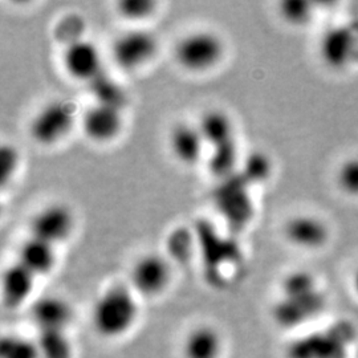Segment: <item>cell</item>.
<instances>
[{"instance_id":"ba28073f","label":"cell","mask_w":358,"mask_h":358,"mask_svg":"<svg viewBox=\"0 0 358 358\" xmlns=\"http://www.w3.org/2000/svg\"><path fill=\"white\" fill-rule=\"evenodd\" d=\"M158 47V40L153 32L145 28H131L115 38L112 57L120 68L137 71L153 60Z\"/></svg>"},{"instance_id":"cb8c5ba5","label":"cell","mask_w":358,"mask_h":358,"mask_svg":"<svg viewBox=\"0 0 358 358\" xmlns=\"http://www.w3.org/2000/svg\"><path fill=\"white\" fill-rule=\"evenodd\" d=\"M279 13L287 24L297 28L308 26L315 16L313 4L300 0L282 1Z\"/></svg>"},{"instance_id":"2e32d148","label":"cell","mask_w":358,"mask_h":358,"mask_svg":"<svg viewBox=\"0 0 358 358\" xmlns=\"http://www.w3.org/2000/svg\"><path fill=\"white\" fill-rule=\"evenodd\" d=\"M38 278L17 260L3 272V303L8 309H17L31 299Z\"/></svg>"},{"instance_id":"7402d4cb","label":"cell","mask_w":358,"mask_h":358,"mask_svg":"<svg viewBox=\"0 0 358 358\" xmlns=\"http://www.w3.org/2000/svg\"><path fill=\"white\" fill-rule=\"evenodd\" d=\"M0 358H41L35 338L7 334L0 343Z\"/></svg>"},{"instance_id":"3957f363","label":"cell","mask_w":358,"mask_h":358,"mask_svg":"<svg viewBox=\"0 0 358 358\" xmlns=\"http://www.w3.org/2000/svg\"><path fill=\"white\" fill-rule=\"evenodd\" d=\"M357 332L349 321H338L331 327L306 333L287 348L288 358H349Z\"/></svg>"},{"instance_id":"e0dca14e","label":"cell","mask_w":358,"mask_h":358,"mask_svg":"<svg viewBox=\"0 0 358 358\" xmlns=\"http://www.w3.org/2000/svg\"><path fill=\"white\" fill-rule=\"evenodd\" d=\"M55 245L29 236L19 248L17 262L36 278L50 275L56 267L57 255Z\"/></svg>"},{"instance_id":"ac0fdd59","label":"cell","mask_w":358,"mask_h":358,"mask_svg":"<svg viewBox=\"0 0 358 358\" xmlns=\"http://www.w3.org/2000/svg\"><path fill=\"white\" fill-rule=\"evenodd\" d=\"M198 128L205 138L206 145L211 146V149L235 141L234 122L230 115L222 110L211 109L205 112L198 122Z\"/></svg>"},{"instance_id":"d6986e66","label":"cell","mask_w":358,"mask_h":358,"mask_svg":"<svg viewBox=\"0 0 358 358\" xmlns=\"http://www.w3.org/2000/svg\"><path fill=\"white\" fill-rule=\"evenodd\" d=\"M238 145L236 141H231L211 149L207 159V169L215 178L226 180L234 177L238 167Z\"/></svg>"},{"instance_id":"8fae6325","label":"cell","mask_w":358,"mask_h":358,"mask_svg":"<svg viewBox=\"0 0 358 358\" xmlns=\"http://www.w3.org/2000/svg\"><path fill=\"white\" fill-rule=\"evenodd\" d=\"M81 129L85 137L96 143L115 141L124 129L122 109L94 103L81 117Z\"/></svg>"},{"instance_id":"7c38bea8","label":"cell","mask_w":358,"mask_h":358,"mask_svg":"<svg viewBox=\"0 0 358 358\" xmlns=\"http://www.w3.org/2000/svg\"><path fill=\"white\" fill-rule=\"evenodd\" d=\"M284 235L289 243L307 251L325 247L331 239L328 223L313 214H299L289 217L284 224Z\"/></svg>"},{"instance_id":"603a6c76","label":"cell","mask_w":358,"mask_h":358,"mask_svg":"<svg viewBox=\"0 0 358 358\" xmlns=\"http://www.w3.org/2000/svg\"><path fill=\"white\" fill-rule=\"evenodd\" d=\"M272 174V162L266 153L254 152L244 159L242 173L239 174L244 182L251 186L257 183H264Z\"/></svg>"},{"instance_id":"7a4b0ae2","label":"cell","mask_w":358,"mask_h":358,"mask_svg":"<svg viewBox=\"0 0 358 358\" xmlns=\"http://www.w3.org/2000/svg\"><path fill=\"white\" fill-rule=\"evenodd\" d=\"M140 320L138 296L129 284H112L94 300L90 310L93 331L103 340L124 338Z\"/></svg>"},{"instance_id":"d4e9b609","label":"cell","mask_w":358,"mask_h":358,"mask_svg":"<svg viewBox=\"0 0 358 358\" xmlns=\"http://www.w3.org/2000/svg\"><path fill=\"white\" fill-rule=\"evenodd\" d=\"M337 186L348 196L358 198V157L345 159L336 174Z\"/></svg>"},{"instance_id":"30bf717a","label":"cell","mask_w":358,"mask_h":358,"mask_svg":"<svg viewBox=\"0 0 358 358\" xmlns=\"http://www.w3.org/2000/svg\"><path fill=\"white\" fill-rule=\"evenodd\" d=\"M63 66L72 78L90 84L103 73L101 52L90 40H72L65 45Z\"/></svg>"},{"instance_id":"4316f807","label":"cell","mask_w":358,"mask_h":358,"mask_svg":"<svg viewBox=\"0 0 358 358\" xmlns=\"http://www.w3.org/2000/svg\"><path fill=\"white\" fill-rule=\"evenodd\" d=\"M167 257L185 262L192 254V234L185 229L174 230L167 238Z\"/></svg>"},{"instance_id":"6da1fadb","label":"cell","mask_w":358,"mask_h":358,"mask_svg":"<svg viewBox=\"0 0 358 358\" xmlns=\"http://www.w3.org/2000/svg\"><path fill=\"white\" fill-rule=\"evenodd\" d=\"M328 304L319 279L306 269H294L280 282V296L272 307V319L284 329H297L316 320Z\"/></svg>"},{"instance_id":"4fadbf2b","label":"cell","mask_w":358,"mask_h":358,"mask_svg":"<svg viewBox=\"0 0 358 358\" xmlns=\"http://www.w3.org/2000/svg\"><path fill=\"white\" fill-rule=\"evenodd\" d=\"M75 310L62 296L48 294L38 299L31 308V320L36 331H68Z\"/></svg>"},{"instance_id":"ffe728a7","label":"cell","mask_w":358,"mask_h":358,"mask_svg":"<svg viewBox=\"0 0 358 358\" xmlns=\"http://www.w3.org/2000/svg\"><path fill=\"white\" fill-rule=\"evenodd\" d=\"M41 358H75L68 331H40L35 337Z\"/></svg>"},{"instance_id":"484cf974","label":"cell","mask_w":358,"mask_h":358,"mask_svg":"<svg viewBox=\"0 0 358 358\" xmlns=\"http://www.w3.org/2000/svg\"><path fill=\"white\" fill-rule=\"evenodd\" d=\"M157 8V3L152 0H124L117 6L118 13L130 22H142L149 19Z\"/></svg>"},{"instance_id":"9a60e30c","label":"cell","mask_w":358,"mask_h":358,"mask_svg":"<svg viewBox=\"0 0 358 358\" xmlns=\"http://www.w3.org/2000/svg\"><path fill=\"white\" fill-rule=\"evenodd\" d=\"M180 352L183 358H222L224 352L223 334L210 324L194 327L183 337Z\"/></svg>"},{"instance_id":"5bb4252c","label":"cell","mask_w":358,"mask_h":358,"mask_svg":"<svg viewBox=\"0 0 358 358\" xmlns=\"http://www.w3.org/2000/svg\"><path fill=\"white\" fill-rule=\"evenodd\" d=\"M205 138L198 124L179 122L170 130L169 148L173 157L183 166H195L205 152Z\"/></svg>"},{"instance_id":"8992f818","label":"cell","mask_w":358,"mask_h":358,"mask_svg":"<svg viewBox=\"0 0 358 358\" xmlns=\"http://www.w3.org/2000/svg\"><path fill=\"white\" fill-rule=\"evenodd\" d=\"M319 55L333 71H345L358 64V23L329 27L321 35Z\"/></svg>"},{"instance_id":"83f0119b","label":"cell","mask_w":358,"mask_h":358,"mask_svg":"<svg viewBox=\"0 0 358 358\" xmlns=\"http://www.w3.org/2000/svg\"><path fill=\"white\" fill-rule=\"evenodd\" d=\"M19 167V153L13 146L3 145L0 150V180L1 185H6L13 178Z\"/></svg>"},{"instance_id":"f1b7e54d","label":"cell","mask_w":358,"mask_h":358,"mask_svg":"<svg viewBox=\"0 0 358 358\" xmlns=\"http://www.w3.org/2000/svg\"><path fill=\"white\" fill-rule=\"evenodd\" d=\"M352 288H353V292L357 296L358 299V268L355 271L353 278H352Z\"/></svg>"},{"instance_id":"44dd1931","label":"cell","mask_w":358,"mask_h":358,"mask_svg":"<svg viewBox=\"0 0 358 358\" xmlns=\"http://www.w3.org/2000/svg\"><path fill=\"white\" fill-rule=\"evenodd\" d=\"M90 88L94 96V103L115 106L124 110V106L128 101L127 93L120 84L115 83V80L105 76L103 73L90 83Z\"/></svg>"},{"instance_id":"9c48e42d","label":"cell","mask_w":358,"mask_h":358,"mask_svg":"<svg viewBox=\"0 0 358 358\" xmlns=\"http://www.w3.org/2000/svg\"><path fill=\"white\" fill-rule=\"evenodd\" d=\"M73 211L64 203H51L38 211L29 224L31 236L57 247L75 232Z\"/></svg>"},{"instance_id":"5b68a950","label":"cell","mask_w":358,"mask_h":358,"mask_svg":"<svg viewBox=\"0 0 358 358\" xmlns=\"http://www.w3.org/2000/svg\"><path fill=\"white\" fill-rule=\"evenodd\" d=\"M76 108L66 100H52L43 105L29 124V134L32 140L51 148L71 134L76 125Z\"/></svg>"},{"instance_id":"52a82bcc","label":"cell","mask_w":358,"mask_h":358,"mask_svg":"<svg viewBox=\"0 0 358 358\" xmlns=\"http://www.w3.org/2000/svg\"><path fill=\"white\" fill-rule=\"evenodd\" d=\"M173 264L167 256L149 252L136 260L130 269V288L138 297H157L170 287Z\"/></svg>"},{"instance_id":"277c9868","label":"cell","mask_w":358,"mask_h":358,"mask_svg":"<svg viewBox=\"0 0 358 358\" xmlns=\"http://www.w3.org/2000/svg\"><path fill=\"white\" fill-rule=\"evenodd\" d=\"M224 56V41L213 31H194L179 40L174 57L179 66L192 73L214 69Z\"/></svg>"}]
</instances>
